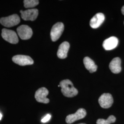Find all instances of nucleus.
Returning a JSON list of instances; mask_svg holds the SVG:
<instances>
[{
	"label": "nucleus",
	"instance_id": "obj_1",
	"mask_svg": "<svg viewBox=\"0 0 124 124\" xmlns=\"http://www.w3.org/2000/svg\"><path fill=\"white\" fill-rule=\"evenodd\" d=\"M60 87H61V92L62 94L68 98H72L76 96L78 91L75 88L70 80H63L60 82Z\"/></svg>",
	"mask_w": 124,
	"mask_h": 124
},
{
	"label": "nucleus",
	"instance_id": "obj_2",
	"mask_svg": "<svg viewBox=\"0 0 124 124\" xmlns=\"http://www.w3.org/2000/svg\"><path fill=\"white\" fill-rule=\"evenodd\" d=\"M20 22V19L17 14H13L7 17L0 19V23L6 27H12L18 25Z\"/></svg>",
	"mask_w": 124,
	"mask_h": 124
},
{
	"label": "nucleus",
	"instance_id": "obj_3",
	"mask_svg": "<svg viewBox=\"0 0 124 124\" xmlns=\"http://www.w3.org/2000/svg\"><path fill=\"white\" fill-rule=\"evenodd\" d=\"M2 37L11 44H17L18 42V36L15 31L6 29H3L1 32Z\"/></svg>",
	"mask_w": 124,
	"mask_h": 124
},
{
	"label": "nucleus",
	"instance_id": "obj_4",
	"mask_svg": "<svg viewBox=\"0 0 124 124\" xmlns=\"http://www.w3.org/2000/svg\"><path fill=\"white\" fill-rule=\"evenodd\" d=\"M64 31V24L61 22H58L53 25L51 31V37L53 41H56L60 37Z\"/></svg>",
	"mask_w": 124,
	"mask_h": 124
},
{
	"label": "nucleus",
	"instance_id": "obj_5",
	"mask_svg": "<svg viewBox=\"0 0 124 124\" xmlns=\"http://www.w3.org/2000/svg\"><path fill=\"white\" fill-rule=\"evenodd\" d=\"M17 31L18 35L22 40L30 39L33 35V31L31 28L26 25H22L18 27Z\"/></svg>",
	"mask_w": 124,
	"mask_h": 124
},
{
	"label": "nucleus",
	"instance_id": "obj_6",
	"mask_svg": "<svg viewBox=\"0 0 124 124\" xmlns=\"http://www.w3.org/2000/svg\"><path fill=\"white\" fill-rule=\"evenodd\" d=\"M12 60L14 63L20 66L32 65L34 61L30 56L23 55H18L13 56Z\"/></svg>",
	"mask_w": 124,
	"mask_h": 124
},
{
	"label": "nucleus",
	"instance_id": "obj_7",
	"mask_svg": "<svg viewBox=\"0 0 124 124\" xmlns=\"http://www.w3.org/2000/svg\"><path fill=\"white\" fill-rule=\"evenodd\" d=\"M86 115V110L82 108L79 109L74 114H70L67 116L66 122L70 124L78 120L83 119Z\"/></svg>",
	"mask_w": 124,
	"mask_h": 124
},
{
	"label": "nucleus",
	"instance_id": "obj_8",
	"mask_svg": "<svg viewBox=\"0 0 124 124\" xmlns=\"http://www.w3.org/2000/svg\"><path fill=\"white\" fill-rule=\"evenodd\" d=\"M113 102V97L109 93L102 94L98 99V102L100 106L103 108H108L111 107Z\"/></svg>",
	"mask_w": 124,
	"mask_h": 124
},
{
	"label": "nucleus",
	"instance_id": "obj_9",
	"mask_svg": "<svg viewBox=\"0 0 124 124\" xmlns=\"http://www.w3.org/2000/svg\"><path fill=\"white\" fill-rule=\"evenodd\" d=\"M48 90L45 87H41L38 89L36 91L35 97L36 100L38 102L43 103H49V99L46 98V96L48 95Z\"/></svg>",
	"mask_w": 124,
	"mask_h": 124
},
{
	"label": "nucleus",
	"instance_id": "obj_10",
	"mask_svg": "<svg viewBox=\"0 0 124 124\" xmlns=\"http://www.w3.org/2000/svg\"><path fill=\"white\" fill-rule=\"evenodd\" d=\"M20 13L23 19L25 21H34L38 15V10L37 9H28L24 11L20 10Z\"/></svg>",
	"mask_w": 124,
	"mask_h": 124
},
{
	"label": "nucleus",
	"instance_id": "obj_11",
	"mask_svg": "<svg viewBox=\"0 0 124 124\" xmlns=\"http://www.w3.org/2000/svg\"><path fill=\"white\" fill-rule=\"evenodd\" d=\"M105 19V16L103 13H99L93 16L90 22V25L93 29H97L100 26Z\"/></svg>",
	"mask_w": 124,
	"mask_h": 124
},
{
	"label": "nucleus",
	"instance_id": "obj_12",
	"mask_svg": "<svg viewBox=\"0 0 124 124\" xmlns=\"http://www.w3.org/2000/svg\"><path fill=\"white\" fill-rule=\"evenodd\" d=\"M119 40L117 37L115 36H112L103 42V47L106 50H111L115 49L118 44Z\"/></svg>",
	"mask_w": 124,
	"mask_h": 124
},
{
	"label": "nucleus",
	"instance_id": "obj_13",
	"mask_svg": "<svg viewBox=\"0 0 124 124\" xmlns=\"http://www.w3.org/2000/svg\"><path fill=\"white\" fill-rule=\"evenodd\" d=\"M70 47L68 42L64 41L62 42L59 46L57 52L58 58L61 59L65 58L67 57V54Z\"/></svg>",
	"mask_w": 124,
	"mask_h": 124
},
{
	"label": "nucleus",
	"instance_id": "obj_14",
	"mask_svg": "<svg viewBox=\"0 0 124 124\" xmlns=\"http://www.w3.org/2000/svg\"><path fill=\"white\" fill-rule=\"evenodd\" d=\"M121 59L118 57L114 58L109 63V67L113 73L118 74L120 72L121 70Z\"/></svg>",
	"mask_w": 124,
	"mask_h": 124
},
{
	"label": "nucleus",
	"instance_id": "obj_15",
	"mask_svg": "<svg viewBox=\"0 0 124 124\" xmlns=\"http://www.w3.org/2000/svg\"><path fill=\"white\" fill-rule=\"evenodd\" d=\"M83 62L85 68L90 73H93L97 71L98 66L92 59L88 57H86L84 58Z\"/></svg>",
	"mask_w": 124,
	"mask_h": 124
},
{
	"label": "nucleus",
	"instance_id": "obj_16",
	"mask_svg": "<svg viewBox=\"0 0 124 124\" xmlns=\"http://www.w3.org/2000/svg\"><path fill=\"white\" fill-rule=\"evenodd\" d=\"M116 118L114 115H110L107 120L102 119H98L97 121V124H110L115 122Z\"/></svg>",
	"mask_w": 124,
	"mask_h": 124
},
{
	"label": "nucleus",
	"instance_id": "obj_17",
	"mask_svg": "<svg viewBox=\"0 0 124 124\" xmlns=\"http://www.w3.org/2000/svg\"><path fill=\"white\" fill-rule=\"evenodd\" d=\"M38 0H23L24 7L25 8H32L39 4Z\"/></svg>",
	"mask_w": 124,
	"mask_h": 124
},
{
	"label": "nucleus",
	"instance_id": "obj_18",
	"mask_svg": "<svg viewBox=\"0 0 124 124\" xmlns=\"http://www.w3.org/2000/svg\"><path fill=\"white\" fill-rule=\"evenodd\" d=\"M51 118V115H50V114H47L46 116H45L41 120V122L42 123H46L47 122V121H48Z\"/></svg>",
	"mask_w": 124,
	"mask_h": 124
},
{
	"label": "nucleus",
	"instance_id": "obj_19",
	"mask_svg": "<svg viewBox=\"0 0 124 124\" xmlns=\"http://www.w3.org/2000/svg\"><path fill=\"white\" fill-rule=\"evenodd\" d=\"M121 12H122V13L124 15V6L122 8V9H121Z\"/></svg>",
	"mask_w": 124,
	"mask_h": 124
},
{
	"label": "nucleus",
	"instance_id": "obj_20",
	"mask_svg": "<svg viewBox=\"0 0 124 124\" xmlns=\"http://www.w3.org/2000/svg\"><path fill=\"white\" fill-rule=\"evenodd\" d=\"M2 117V115L0 113V120H1Z\"/></svg>",
	"mask_w": 124,
	"mask_h": 124
},
{
	"label": "nucleus",
	"instance_id": "obj_21",
	"mask_svg": "<svg viewBox=\"0 0 124 124\" xmlns=\"http://www.w3.org/2000/svg\"><path fill=\"white\" fill-rule=\"evenodd\" d=\"M85 124V123H80V124Z\"/></svg>",
	"mask_w": 124,
	"mask_h": 124
}]
</instances>
